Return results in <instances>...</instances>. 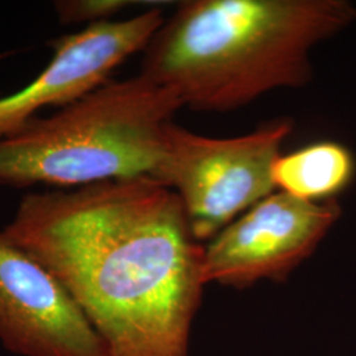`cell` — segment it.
Returning <instances> with one entry per match:
<instances>
[{"label":"cell","mask_w":356,"mask_h":356,"mask_svg":"<svg viewBox=\"0 0 356 356\" xmlns=\"http://www.w3.org/2000/svg\"><path fill=\"white\" fill-rule=\"evenodd\" d=\"M0 235L60 281L108 356H189L204 247L160 181L31 193Z\"/></svg>","instance_id":"obj_1"},{"label":"cell","mask_w":356,"mask_h":356,"mask_svg":"<svg viewBox=\"0 0 356 356\" xmlns=\"http://www.w3.org/2000/svg\"><path fill=\"white\" fill-rule=\"evenodd\" d=\"M356 19L344 0H191L145 48L141 76L198 111L227 113L312 78L310 53Z\"/></svg>","instance_id":"obj_2"},{"label":"cell","mask_w":356,"mask_h":356,"mask_svg":"<svg viewBox=\"0 0 356 356\" xmlns=\"http://www.w3.org/2000/svg\"><path fill=\"white\" fill-rule=\"evenodd\" d=\"M182 107L147 76L108 81L79 101L0 140V184L76 189L123 178L153 177L166 129Z\"/></svg>","instance_id":"obj_3"},{"label":"cell","mask_w":356,"mask_h":356,"mask_svg":"<svg viewBox=\"0 0 356 356\" xmlns=\"http://www.w3.org/2000/svg\"><path fill=\"white\" fill-rule=\"evenodd\" d=\"M291 131V122L281 120L248 135L216 139L172 122L153 178L177 194L194 238L211 241L276 189L272 166Z\"/></svg>","instance_id":"obj_4"},{"label":"cell","mask_w":356,"mask_h":356,"mask_svg":"<svg viewBox=\"0 0 356 356\" xmlns=\"http://www.w3.org/2000/svg\"><path fill=\"white\" fill-rule=\"evenodd\" d=\"M339 216L337 200L307 202L272 193L204 247V284L245 288L260 280H285Z\"/></svg>","instance_id":"obj_5"},{"label":"cell","mask_w":356,"mask_h":356,"mask_svg":"<svg viewBox=\"0 0 356 356\" xmlns=\"http://www.w3.org/2000/svg\"><path fill=\"white\" fill-rule=\"evenodd\" d=\"M165 17L157 7L108 20L51 42L53 57L29 85L0 98V140L20 132L47 107H66L101 88L115 67L145 51Z\"/></svg>","instance_id":"obj_6"},{"label":"cell","mask_w":356,"mask_h":356,"mask_svg":"<svg viewBox=\"0 0 356 356\" xmlns=\"http://www.w3.org/2000/svg\"><path fill=\"white\" fill-rule=\"evenodd\" d=\"M0 343L16 356H108L60 281L1 235Z\"/></svg>","instance_id":"obj_7"},{"label":"cell","mask_w":356,"mask_h":356,"mask_svg":"<svg viewBox=\"0 0 356 356\" xmlns=\"http://www.w3.org/2000/svg\"><path fill=\"white\" fill-rule=\"evenodd\" d=\"M353 153L335 141H318L288 154L272 166L276 189L307 202L335 200L355 176Z\"/></svg>","instance_id":"obj_8"},{"label":"cell","mask_w":356,"mask_h":356,"mask_svg":"<svg viewBox=\"0 0 356 356\" xmlns=\"http://www.w3.org/2000/svg\"><path fill=\"white\" fill-rule=\"evenodd\" d=\"M131 3L123 0H64L54 1V8L64 23L90 24L108 22L111 16L127 8Z\"/></svg>","instance_id":"obj_9"}]
</instances>
